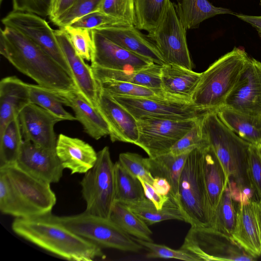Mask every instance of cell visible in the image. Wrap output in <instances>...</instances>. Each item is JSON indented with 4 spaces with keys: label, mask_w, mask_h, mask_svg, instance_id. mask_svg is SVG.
<instances>
[{
    "label": "cell",
    "mask_w": 261,
    "mask_h": 261,
    "mask_svg": "<svg viewBox=\"0 0 261 261\" xmlns=\"http://www.w3.org/2000/svg\"><path fill=\"white\" fill-rule=\"evenodd\" d=\"M234 15L240 19L250 24L256 30H261V16L248 15L236 13Z\"/></svg>",
    "instance_id": "816d5d0a"
},
{
    "label": "cell",
    "mask_w": 261,
    "mask_h": 261,
    "mask_svg": "<svg viewBox=\"0 0 261 261\" xmlns=\"http://www.w3.org/2000/svg\"><path fill=\"white\" fill-rule=\"evenodd\" d=\"M139 178L143 186L146 197L150 200L157 208H162L169 199L170 195L168 196L160 195L155 191L152 185L141 178Z\"/></svg>",
    "instance_id": "c3c4849f"
},
{
    "label": "cell",
    "mask_w": 261,
    "mask_h": 261,
    "mask_svg": "<svg viewBox=\"0 0 261 261\" xmlns=\"http://www.w3.org/2000/svg\"><path fill=\"white\" fill-rule=\"evenodd\" d=\"M258 147L259 150V151H260V153H261V146H259V147Z\"/></svg>",
    "instance_id": "db71d44e"
},
{
    "label": "cell",
    "mask_w": 261,
    "mask_h": 261,
    "mask_svg": "<svg viewBox=\"0 0 261 261\" xmlns=\"http://www.w3.org/2000/svg\"><path fill=\"white\" fill-rule=\"evenodd\" d=\"M175 6L186 30L198 28L201 22L216 15L235 13L229 9L216 7L207 0H178Z\"/></svg>",
    "instance_id": "f546056e"
},
{
    "label": "cell",
    "mask_w": 261,
    "mask_h": 261,
    "mask_svg": "<svg viewBox=\"0 0 261 261\" xmlns=\"http://www.w3.org/2000/svg\"><path fill=\"white\" fill-rule=\"evenodd\" d=\"M259 4L261 5V0L260 1V3Z\"/></svg>",
    "instance_id": "11a10c76"
},
{
    "label": "cell",
    "mask_w": 261,
    "mask_h": 261,
    "mask_svg": "<svg viewBox=\"0 0 261 261\" xmlns=\"http://www.w3.org/2000/svg\"><path fill=\"white\" fill-rule=\"evenodd\" d=\"M30 103L29 85L16 76L0 82V135L20 111Z\"/></svg>",
    "instance_id": "cb8c5ba5"
},
{
    "label": "cell",
    "mask_w": 261,
    "mask_h": 261,
    "mask_svg": "<svg viewBox=\"0 0 261 261\" xmlns=\"http://www.w3.org/2000/svg\"><path fill=\"white\" fill-rule=\"evenodd\" d=\"M23 141L18 117L0 135V168L16 164Z\"/></svg>",
    "instance_id": "d590c367"
},
{
    "label": "cell",
    "mask_w": 261,
    "mask_h": 261,
    "mask_svg": "<svg viewBox=\"0 0 261 261\" xmlns=\"http://www.w3.org/2000/svg\"><path fill=\"white\" fill-rule=\"evenodd\" d=\"M29 85L30 103L41 107L63 120H76L75 116L64 108L58 91L38 84H29Z\"/></svg>",
    "instance_id": "74e56055"
},
{
    "label": "cell",
    "mask_w": 261,
    "mask_h": 261,
    "mask_svg": "<svg viewBox=\"0 0 261 261\" xmlns=\"http://www.w3.org/2000/svg\"><path fill=\"white\" fill-rule=\"evenodd\" d=\"M0 210L2 213L23 218V213L5 171L0 169Z\"/></svg>",
    "instance_id": "ab89813d"
},
{
    "label": "cell",
    "mask_w": 261,
    "mask_h": 261,
    "mask_svg": "<svg viewBox=\"0 0 261 261\" xmlns=\"http://www.w3.org/2000/svg\"><path fill=\"white\" fill-rule=\"evenodd\" d=\"M152 186L160 195L168 196L171 194V185L168 181L164 178L154 177Z\"/></svg>",
    "instance_id": "f907efd6"
},
{
    "label": "cell",
    "mask_w": 261,
    "mask_h": 261,
    "mask_svg": "<svg viewBox=\"0 0 261 261\" xmlns=\"http://www.w3.org/2000/svg\"><path fill=\"white\" fill-rule=\"evenodd\" d=\"M12 229L19 237L65 259L92 261L106 258L101 247L69 229L51 213L16 218Z\"/></svg>",
    "instance_id": "6da1fadb"
},
{
    "label": "cell",
    "mask_w": 261,
    "mask_h": 261,
    "mask_svg": "<svg viewBox=\"0 0 261 261\" xmlns=\"http://www.w3.org/2000/svg\"><path fill=\"white\" fill-rule=\"evenodd\" d=\"M127 25L129 24L122 20L97 11L82 17L70 25L91 30L106 26Z\"/></svg>",
    "instance_id": "7dc6e473"
},
{
    "label": "cell",
    "mask_w": 261,
    "mask_h": 261,
    "mask_svg": "<svg viewBox=\"0 0 261 261\" xmlns=\"http://www.w3.org/2000/svg\"><path fill=\"white\" fill-rule=\"evenodd\" d=\"M242 192L234 183L228 182L215 211L211 227L232 237Z\"/></svg>",
    "instance_id": "f1b7e54d"
},
{
    "label": "cell",
    "mask_w": 261,
    "mask_h": 261,
    "mask_svg": "<svg viewBox=\"0 0 261 261\" xmlns=\"http://www.w3.org/2000/svg\"><path fill=\"white\" fill-rule=\"evenodd\" d=\"M102 1V0H76L66 11L52 22L60 29L70 25L82 17L99 11Z\"/></svg>",
    "instance_id": "f35d334b"
},
{
    "label": "cell",
    "mask_w": 261,
    "mask_h": 261,
    "mask_svg": "<svg viewBox=\"0 0 261 261\" xmlns=\"http://www.w3.org/2000/svg\"><path fill=\"white\" fill-rule=\"evenodd\" d=\"M203 133L220 161L229 182L251 197L253 193L248 180L246 165L251 144L227 127L214 111L202 115Z\"/></svg>",
    "instance_id": "3957f363"
},
{
    "label": "cell",
    "mask_w": 261,
    "mask_h": 261,
    "mask_svg": "<svg viewBox=\"0 0 261 261\" xmlns=\"http://www.w3.org/2000/svg\"><path fill=\"white\" fill-rule=\"evenodd\" d=\"M76 53L84 60L91 61L92 39L91 30L68 25L64 28Z\"/></svg>",
    "instance_id": "f6af8a7d"
},
{
    "label": "cell",
    "mask_w": 261,
    "mask_h": 261,
    "mask_svg": "<svg viewBox=\"0 0 261 261\" xmlns=\"http://www.w3.org/2000/svg\"><path fill=\"white\" fill-rule=\"evenodd\" d=\"M200 115L195 125L180 139L171 148L170 152L178 155L189 153L196 148L209 144L207 139L203 133Z\"/></svg>",
    "instance_id": "60d3db41"
},
{
    "label": "cell",
    "mask_w": 261,
    "mask_h": 261,
    "mask_svg": "<svg viewBox=\"0 0 261 261\" xmlns=\"http://www.w3.org/2000/svg\"><path fill=\"white\" fill-rule=\"evenodd\" d=\"M94 30L131 53L154 64H166L153 43L134 25L106 26Z\"/></svg>",
    "instance_id": "44dd1931"
},
{
    "label": "cell",
    "mask_w": 261,
    "mask_h": 261,
    "mask_svg": "<svg viewBox=\"0 0 261 261\" xmlns=\"http://www.w3.org/2000/svg\"><path fill=\"white\" fill-rule=\"evenodd\" d=\"M222 122L251 145L261 146V116L248 115L221 107L214 110Z\"/></svg>",
    "instance_id": "83f0119b"
},
{
    "label": "cell",
    "mask_w": 261,
    "mask_h": 261,
    "mask_svg": "<svg viewBox=\"0 0 261 261\" xmlns=\"http://www.w3.org/2000/svg\"><path fill=\"white\" fill-rule=\"evenodd\" d=\"M249 57L243 49L234 47L219 58L201 73L191 102L205 111L222 107Z\"/></svg>",
    "instance_id": "277c9868"
},
{
    "label": "cell",
    "mask_w": 261,
    "mask_h": 261,
    "mask_svg": "<svg viewBox=\"0 0 261 261\" xmlns=\"http://www.w3.org/2000/svg\"><path fill=\"white\" fill-rule=\"evenodd\" d=\"M127 205L147 225H152L168 220L185 221V218L180 210L170 195L168 201L161 209L157 208L147 198L138 203Z\"/></svg>",
    "instance_id": "836d02e7"
},
{
    "label": "cell",
    "mask_w": 261,
    "mask_h": 261,
    "mask_svg": "<svg viewBox=\"0 0 261 261\" xmlns=\"http://www.w3.org/2000/svg\"><path fill=\"white\" fill-rule=\"evenodd\" d=\"M76 0H51L48 12V18L52 22L65 11Z\"/></svg>",
    "instance_id": "681fc988"
},
{
    "label": "cell",
    "mask_w": 261,
    "mask_h": 261,
    "mask_svg": "<svg viewBox=\"0 0 261 261\" xmlns=\"http://www.w3.org/2000/svg\"><path fill=\"white\" fill-rule=\"evenodd\" d=\"M201 73L177 65L162 66L161 89L166 94L181 100L191 102L200 81Z\"/></svg>",
    "instance_id": "d4e9b609"
},
{
    "label": "cell",
    "mask_w": 261,
    "mask_h": 261,
    "mask_svg": "<svg viewBox=\"0 0 261 261\" xmlns=\"http://www.w3.org/2000/svg\"><path fill=\"white\" fill-rule=\"evenodd\" d=\"M97 83L101 89L112 96L179 100L166 94L162 89L150 88L131 83L115 80H105L99 81Z\"/></svg>",
    "instance_id": "8d00e7d4"
},
{
    "label": "cell",
    "mask_w": 261,
    "mask_h": 261,
    "mask_svg": "<svg viewBox=\"0 0 261 261\" xmlns=\"http://www.w3.org/2000/svg\"><path fill=\"white\" fill-rule=\"evenodd\" d=\"M2 22L5 27L17 31L39 46L72 77L55 31L42 17L32 13L12 11L2 19Z\"/></svg>",
    "instance_id": "7c38bea8"
},
{
    "label": "cell",
    "mask_w": 261,
    "mask_h": 261,
    "mask_svg": "<svg viewBox=\"0 0 261 261\" xmlns=\"http://www.w3.org/2000/svg\"><path fill=\"white\" fill-rule=\"evenodd\" d=\"M18 119L24 140L39 146L56 150L57 139L54 127L63 121L41 107L32 103L20 111Z\"/></svg>",
    "instance_id": "ac0fdd59"
},
{
    "label": "cell",
    "mask_w": 261,
    "mask_h": 261,
    "mask_svg": "<svg viewBox=\"0 0 261 261\" xmlns=\"http://www.w3.org/2000/svg\"><path fill=\"white\" fill-rule=\"evenodd\" d=\"M98 108L109 124L112 142L135 144L139 137L137 119L112 96L99 87Z\"/></svg>",
    "instance_id": "d6986e66"
},
{
    "label": "cell",
    "mask_w": 261,
    "mask_h": 261,
    "mask_svg": "<svg viewBox=\"0 0 261 261\" xmlns=\"http://www.w3.org/2000/svg\"><path fill=\"white\" fill-rule=\"evenodd\" d=\"M189 153L175 155L169 152L153 158H146L148 170L152 176L164 178L170 184V195L173 199L177 196L179 178Z\"/></svg>",
    "instance_id": "4dcf8cb0"
},
{
    "label": "cell",
    "mask_w": 261,
    "mask_h": 261,
    "mask_svg": "<svg viewBox=\"0 0 261 261\" xmlns=\"http://www.w3.org/2000/svg\"><path fill=\"white\" fill-rule=\"evenodd\" d=\"M115 201L133 204L146 198L139 178L129 172L119 161L115 163Z\"/></svg>",
    "instance_id": "1f68e13d"
},
{
    "label": "cell",
    "mask_w": 261,
    "mask_h": 261,
    "mask_svg": "<svg viewBox=\"0 0 261 261\" xmlns=\"http://www.w3.org/2000/svg\"><path fill=\"white\" fill-rule=\"evenodd\" d=\"M109 218L123 231L136 239L153 242L148 225L123 203L115 201Z\"/></svg>",
    "instance_id": "d6a6232c"
},
{
    "label": "cell",
    "mask_w": 261,
    "mask_h": 261,
    "mask_svg": "<svg viewBox=\"0 0 261 261\" xmlns=\"http://www.w3.org/2000/svg\"><path fill=\"white\" fill-rule=\"evenodd\" d=\"M162 66L154 63L139 69L118 70L91 65L94 76L97 82L105 80L119 81L158 89H162Z\"/></svg>",
    "instance_id": "4316f807"
},
{
    "label": "cell",
    "mask_w": 261,
    "mask_h": 261,
    "mask_svg": "<svg viewBox=\"0 0 261 261\" xmlns=\"http://www.w3.org/2000/svg\"><path fill=\"white\" fill-rule=\"evenodd\" d=\"M201 260L251 261L256 259L232 237L211 227L191 226L180 248Z\"/></svg>",
    "instance_id": "ba28073f"
},
{
    "label": "cell",
    "mask_w": 261,
    "mask_h": 261,
    "mask_svg": "<svg viewBox=\"0 0 261 261\" xmlns=\"http://www.w3.org/2000/svg\"><path fill=\"white\" fill-rule=\"evenodd\" d=\"M57 217L69 229L101 248L132 252H138L143 248L110 218L96 216L86 211L74 215Z\"/></svg>",
    "instance_id": "8992f818"
},
{
    "label": "cell",
    "mask_w": 261,
    "mask_h": 261,
    "mask_svg": "<svg viewBox=\"0 0 261 261\" xmlns=\"http://www.w3.org/2000/svg\"><path fill=\"white\" fill-rule=\"evenodd\" d=\"M246 172L255 199L261 202V153L258 147L252 145L247 156Z\"/></svg>",
    "instance_id": "b9f144b4"
},
{
    "label": "cell",
    "mask_w": 261,
    "mask_h": 261,
    "mask_svg": "<svg viewBox=\"0 0 261 261\" xmlns=\"http://www.w3.org/2000/svg\"><path fill=\"white\" fill-rule=\"evenodd\" d=\"M99 11L134 25V0H102Z\"/></svg>",
    "instance_id": "ee69618b"
},
{
    "label": "cell",
    "mask_w": 261,
    "mask_h": 261,
    "mask_svg": "<svg viewBox=\"0 0 261 261\" xmlns=\"http://www.w3.org/2000/svg\"><path fill=\"white\" fill-rule=\"evenodd\" d=\"M199 116L185 120L148 116L140 118L137 120L139 137L135 144L142 148L151 158L168 153L195 125Z\"/></svg>",
    "instance_id": "30bf717a"
},
{
    "label": "cell",
    "mask_w": 261,
    "mask_h": 261,
    "mask_svg": "<svg viewBox=\"0 0 261 261\" xmlns=\"http://www.w3.org/2000/svg\"><path fill=\"white\" fill-rule=\"evenodd\" d=\"M232 237L251 255L261 256V202L243 192Z\"/></svg>",
    "instance_id": "9a60e30c"
},
{
    "label": "cell",
    "mask_w": 261,
    "mask_h": 261,
    "mask_svg": "<svg viewBox=\"0 0 261 261\" xmlns=\"http://www.w3.org/2000/svg\"><path fill=\"white\" fill-rule=\"evenodd\" d=\"M0 169L5 171L12 184L23 218L51 213L57 198L50 184L30 175L16 164Z\"/></svg>",
    "instance_id": "8fae6325"
},
{
    "label": "cell",
    "mask_w": 261,
    "mask_h": 261,
    "mask_svg": "<svg viewBox=\"0 0 261 261\" xmlns=\"http://www.w3.org/2000/svg\"><path fill=\"white\" fill-rule=\"evenodd\" d=\"M64 106L70 107L76 120L83 125L84 131L91 138L99 140L109 135L110 128L105 118L78 90L58 91Z\"/></svg>",
    "instance_id": "7402d4cb"
},
{
    "label": "cell",
    "mask_w": 261,
    "mask_h": 261,
    "mask_svg": "<svg viewBox=\"0 0 261 261\" xmlns=\"http://www.w3.org/2000/svg\"><path fill=\"white\" fill-rule=\"evenodd\" d=\"M147 37L155 45L166 64L192 70L186 29L179 18L175 4L170 0L160 22Z\"/></svg>",
    "instance_id": "9c48e42d"
},
{
    "label": "cell",
    "mask_w": 261,
    "mask_h": 261,
    "mask_svg": "<svg viewBox=\"0 0 261 261\" xmlns=\"http://www.w3.org/2000/svg\"><path fill=\"white\" fill-rule=\"evenodd\" d=\"M134 239L148 251L147 258H173L186 261H200L196 256L182 249L175 250L153 242Z\"/></svg>",
    "instance_id": "7bdbcfd3"
},
{
    "label": "cell",
    "mask_w": 261,
    "mask_h": 261,
    "mask_svg": "<svg viewBox=\"0 0 261 261\" xmlns=\"http://www.w3.org/2000/svg\"><path fill=\"white\" fill-rule=\"evenodd\" d=\"M16 164L30 175L50 184L60 181L64 169L56 150L24 140Z\"/></svg>",
    "instance_id": "e0dca14e"
},
{
    "label": "cell",
    "mask_w": 261,
    "mask_h": 261,
    "mask_svg": "<svg viewBox=\"0 0 261 261\" xmlns=\"http://www.w3.org/2000/svg\"><path fill=\"white\" fill-rule=\"evenodd\" d=\"M256 31H257L259 36L261 38V30L258 29V30H256Z\"/></svg>",
    "instance_id": "f5cc1de1"
},
{
    "label": "cell",
    "mask_w": 261,
    "mask_h": 261,
    "mask_svg": "<svg viewBox=\"0 0 261 261\" xmlns=\"http://www.w3.org/2000/svg\"><path fill=\"white\" fill-rule=\"evenodd\" d=\"M137 120L148 116L185 120L199 117L206 111L191 102L172 99L113 96Z\"/></svg>",
    "instance_id": "4fadbf2b"
},
{
    "label": "cell",
    "mask_w": 261,
    "mask_h": 261,
    "mask_svg": "<svg viewBox=\"0 0 261 261\" xmlns=\"http://www.w3.org/2000/svg\"><path fill=\"white\" fill-rule=\"evenodd\" d=\"M54 31L78 90L98 108L99 86L91 66L76 53L64 29L59 28Z\"/></svg>",
    "instance_id": "ffe728a7"
},
{
    "label": "cell",
    "mask_w": 261,
    "mask_h": 261,
    "mask_svg": "<svg viewBox=\"0 0 261 261\" xmlns=\"http://www.w3.org/2000/svg\"><path fill=\"white\" fill-rule=\"evenodd\" d=\"M91 34L92 66L113 69L133 70L145 68L154 64L121 47L95 30H91Z\"/></svg>",
    "instance_id": "2e32d148"
},
{
    "label": "cell",
    "mask_w": 261,
    "mask_h": 261,
    "mask_svg": "<svg viewBox=\"0 0 261 261\" xmlns=\"http://www.w3.org/2000/svg\"><path fill=\"white\" fill-rule=\"evenodd\" d=\"M80 184L85 211L109 218L115 202V164L108 146L97 152L94 165L85 173Z\"/></svg>",
    "instance_id": "52a82bcc"
},
{
    "label": "cell",
    "mask_w": 261,
    "mask_h": 261,
    "mask_svg": "<svg viewBox=\"0 0 261 261\" xmlns=\"http://www.w3.org/2000/svg\"><path fill=\"white\" fill-rule=\"evenodd\" d=\"M203 147L195 148L189 153L179 178L177 196L174 199L185 221L191 226L210 227L211 223L202 173Z\"/></svg>",
    "instance_id": "5b68a950"
},
{
    "label": "cell",
    "mask_w": 261,
    "mask_h": 261,
    "mask_svg": "<svg viewBox=\"0 0 261 261\" xmlns=\"http://www.w3.org/2000/svg\"><path fill=\"white\" fill-rule=\"evenodd\" d=\"M169 0H134V25L150 33L160 22Z\"/></svg>",
    "instance_id": "e575fe53"
},
{
    "label": "cell",
    "mask_w": 261,
    "mask_h": 261,
    "mask_svg": "<svg viewBox=\"0 0 261 261\" xmlns=\"http://www.w3.org/2000/svg\"><path fill=\"white\" fill-rule=\"evenodd\" d=\"M56 152L64 169L71 174L85 173L94 165L97 153L92 146L83 140L61 134L59 135Z\"/></svg>",
    "instance_id": "603a6c76"
},
{
    "label": "cell",
    "mask_w": 261,
    "mask_h": 261,
    "mask_svg": "<svg viewBox=\"0 0 261 261\" xmlns=\"http://www.w3.org/2000/svg\"><path fill=\"white\" fill-rule=\"evenodd\" d=\"M0 53L38 85L56 91L78 89L73 79L49 55L17 31L1 29Z\"/></svg>",
    "instance_id": "7a4b0ae2"
},
{
    "label": "cell",
    "mask_w": 261,
    "mask_h": 261,
    "mask_svg": "<svg viewBox=\"0 0 261 261\" xmlns=\"http://www.w3.org/2000/svg\"><path fill=\"white\" fill-rule=\"evenodd\" d=\"M202 152V173L212 223L222 195L229 181L222 166L210 144L203 147Z\"/></svg>",
    "instance_id": "484cf974"
},
{
    "label": "cell",
    "mask_w": 261,
    "mask_h": 261,
    "mask_svg": "<svg viewBox=\"0 0 261 261\" xmlns=\"http://www.w3.org/2000/svg\"><path fill=\"white\" fill-rule=\"evenodd\" d=\"M118 161L132 174L152 185L154 177L150 173L146 158L132 152L121 153Z\"/></svg>",
    "instance_id": "bcb514c9"
},
{
    "label": "cell",
    "mask_w": 261,
    "mask_h": 261,
    "mask_svg": "<svg viewBox=\"0 0 261 261\" xmlns=\"http://www.w3.org/2000/svg\"><path fill=\"white\" fill-rule=\"evenodd\" d=\"M222 107L261 116V62L249 57Z\"/></svg>",
    "instance_id": "5bb4252c"
}]
</instances>
